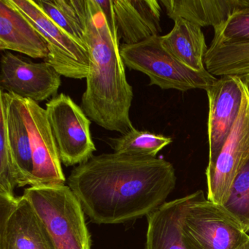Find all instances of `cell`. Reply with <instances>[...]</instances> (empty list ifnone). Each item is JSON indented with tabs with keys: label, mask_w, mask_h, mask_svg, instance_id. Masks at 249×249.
Instances as JSON below:
<instances>
[{
	"label": "cell",
	"mask_w": 249,
	"mask_h": 249,
	"mask_svg": "<svg viewBox=\"0 0 249 249\" xmlns=\"http://www.w3.org/2000/svg\"><path fill=\"white\" fill-rule=\"evenodd\" d=\"M0 103L5 107L8 141L19 175L18 187L33 186L31 141L23 115L21 100L15 94L0 91Z\"/></svg>",
	"instance_id": "16"
},
{
	"label": "cell",
	"mask_w": 249,
	"mask_h": 249,
	"mask_svg": "<svg viewBox=\"0 0 249 249\" xmlns=\"http://www.w3.org/2000/svg\"><path fill=\"white\" fill-rule=\"evenodd\" d=\"M37 29L46 40L49 55L45 62L61 75L73 79L87 78L89 73V53L87 47L55 24L35 0H6Z\"/></svg>",
	"instance_id": "6"
},
{
	"label": "cell",
	"mask_w": 249,
	"mask_h": 249,
	"mask_svg": "<svg viewBox=\"0 0 249 249\" xmlns=\"http://www.w3.org/2000/svg\"><path fill=\"white\" fill-rule=\"evenodd\" d=\"M85 45L90 71L81 108L96 124L125 135L135 128L129 116L133 89L126 79L119 39L113 37L94 0H87Z\"/></svg>",
	"instance_id": "2"
},
{
	"label": "cell",
	"mask_w": 249,
	"mask_h": 249,
	"mask_svg": "<svg viewBox=\"0 0 249 249\" xmlns=\"http://www.w3.org/2000/svg\"><path fill=\"white\" fill-rule=\"evenodd\" d=\"M20 100L31 141L33 186L65 184L66 178L46 109L30 99Z\"/></svg>",
	"instance_id": "11"
},
{
	"label": "cell",
	"mask_w": 249,
	"mask_h": 249,
	"mask_svg": "<svg viewBox=\"0 0 249 249\" xmlns=\"http://www.w3.org/2000/svg\"><path fill=\"white\" fill-rule=\"evenodd\" d=\"M94 2L100 12L104 16L113 37L119 39L117 27H116L114 10H113V0H104V1L94 0Z\"/></svg>",
	"instance_id": "25"
},
{
	"label": "cell",
	"mask_w": 249,
	"mask_h": 249,
	"mask_svg": "<svg viewBox=\"0 0 249 249\" xmlns=\"http://www.w3.org/2000/svg\"><path fill=\"white\" fill-rule=\"evenodd\" d=\"M245 78H246V79H247V81H249V76L245 77Z\"/></svg>",
	"instance_id": "28"
},
{
	"label": "cell",
	"mask_w": 249,
	"mask_h": 249,
	"mask_svg": "<svg viewBox=\"0 0 249 249\" xmlns=\"http://www.w3.org/2000/svg\"><path fill=\"white\" fill-rule=\"evenodd\" d=\"M211 43H249V8L237 10L224 24L214 28Z\"/></svg>",
	"instance_id": "24"
},
{
	"label": "cell",
	"mask_w": 249,
	"mask_h": 249,
	"mask_svg": "<svg viewBox=\"0 0 249 249\" xmlns=\"http://www.w3.org/2000/svg\"><path fill=\"white\" fill-rule=\"evenodd\" d=\"M172 142L173 140L170 137L138 130L135 128L119 138L110 139V145L115 153L154 158Z\"/></svg>",
	"instance_id": "21"
},
{
	"label": "cell",
	"mask_w": 249,
	"mask_h": 249,
	"mask_svg": "<svg viewBox=\"0 0 249 249\" xmlns=\"http://www.w3.org/2000/svg\"><path fill=\"white\" fill-rule=\"evenodd\" d=\"M174 22L168 34L160 36L163 47L188 68L207 72L205 56L208 49L202 28L183 18H177Z\"/></svg>",
	"instance_id": "17"
},
{
	"label": "cell",
	"mask_w": 249,
	"mask_h": 249,
	"mask_svg": "<svg viewBox=\"0 0 249 249\" xmlns=\"http://www.w3.org/2000/svg\"><path fill=\"white\" fill-rule=\"evenodd\" d=\"M23 195L44 221L56 249H91L85 213L69 186H30Z\"/></svg>",
	"instance_id": "3"
},
{
	"label": "cell",
	"mask_w": 249,
	"mask_h": 249,
	"mask_svg": "<svg viewBox=\"0 0 249 249\" xmlns=\"http://www.w3.org/2000/svg\"><path fill=\"white\" fill-rule=\"evenodd\" d=\"M0 89L38 103L58 95L61 75L46 62L36 63L9 52L1 57Z\"/></svg>",
	"instance_id": "10"
},
{
	"label": "cell",
	"mask_w": 249,
	"mask_h": 249,
	"mask_svg": "<svg viewBox=\"0 0 249 249\" xmlns=\"http://www.w3.org/2000/svg\"><path fill=\"white\" fill-rule=\"evenodd\" d=\"M222 206L246 233L249 232V159L236 176Z\"/></svg>",
	"instance_id": "23"
},
{
	"label": "cell",
	"mask_w": 249,
	"mask_h": 249,
	"mask_svg": "<svg viewBox=\"0 0 249 249\" xmlns=\"http://www.w3.org/2000/svg\"><path fill=\"white\" fill-rule=\"evenodd\" d=\"M0 249H56L44 221L24 195L0 196Z\"/></svg>",
	"instance_id": "9"
},
{
	"label": "cell",
	"mask_w": 249,
	"mask_h": 249,
	"mask_svg": "<svg viewBox=\"0 0 249 249\" xmlns=\"http://www.w3.org/2000/svg\"><path fill=\"white\" fill-rule=\"evenodd\" d=\"M243 96L237 120L216 161L207 167L208 200L223 205L236 176L249 159V84L244 78Z\"/></svg>",
	"instance_id": "8"
},
{
	"label": "cell",
	"mask_w": 249,
	"mask_h": 249,
	"mask_svg": "<svg viewBox=\"0 0 249 249\" xmlns=\"http://www.w3.org/2000/svg\"><path fill=\"white\" fill-rule=\"evenodd\" d=\"M160 2L156 0H113L119 40L134 45L160 36Z\"/></svg>",
	"instance_id": "13"
},
{
	"label": "cell",
	"mask_w": 249,
	"mask_h": 249,
	"mask_svg": "<svg viewBox=\"0 0 249 249\" xmlns=\"http://www.w3.org/2000/svg\"><path fill=\"white\" fill-rule=\"evenodd\" d=\"M36 2L55 24L86 46L87 0H37Z\"/></svg>",
	"instance_id": "19"
},
{
	"label": "cell",
	"mask_w": 249,
	"mask_h": 249,
	"mask_svg": "<svg viewBox=\"0 0 249 249\" xmlns=\"http://www.w3.org/2000/svg\"><path fill=\"white\" fill-rule=\"evenodd\" d=\"M0 50L45 60L49 55L47 43L37 29L6 0H0Z\"/></svg>",
	"instance_id": "14"
},
{
	"label": "cell",
	"mask_w": 249,
	"mask_h": 249,
	"mask_svg": "<svg viewBox=\"0 0 249 249\" xmlns=\"http://www.w3.org/2000/svg\"><path fill=\"white\" fill-rule=\"evenodd\" d=\"M205 65L214 76H249V43H211Z\"/></svg>",
	"instance_id": "20"
},
{
	"label": "cell",
	"mask_w": 249,
	"mask_h": 249,
	"mask_svg": "<svg viewBox=\"0 0 249 249\" xmlns=\"http://www.w3.org/2000/svg\"><path fill=\"white\" fill-rule=\"evenodd\" d=\"M120 53L125 66L145 74L149 86L161 89L206 91L218 80L208 71L196 72L179 62L163 47L160 36L137 44H122Z\"/></svg>",
	"instance_id": "4"
},
{
	"label": "cell",
	"mask_w": 249,
	"mask_h": 249,
	"mask_svg": "<svg viewBox=\"0 0 249 249\" xmlns=\"http://www.w3.org/2000/svg\"><path fill=\"white\" fill-rule=\"evenodd\" d=\"M182 235L188 249H238L249 238L230 213L208 200L202 190L186 208Z\"/></svg>",
	"instance_id": "5"
},
{
	"label": "cell",
	"mask_w": 249,
	"mask_h": 249,
	"mask_svg": "<svg viewBox=\"0 0 249 249\" xmlns=\"http://www.w3.org/2000/svg\"><path fill=\"white\" fill-rule=\"evenodd\" d=\"M46 113L62 164L79 165L96 151L91 138V121L68 95L61 93L46 103Z\"/></svg>",
	"instance_id": "7"
},
{
	"label": "cell",
	"mask_w": 249,
	"mask_h": 249,
	"mask_svg": "<svg viewBox=\"0 0 249 249\" xmlns=\"http://www.w3.org/2000/svg\"><path fill=\"white\" fill-rule=\"evenodd\" d=\"M249 8V0H240V9Z\"/></svg>",
	"instance_id": "26"
},
{
	"label": "cell",
	"mask_w": 249,
	"mask_h": 249,
	"mask_svg": "<svg viewBox=\"0 0 249 249\" xmlns=\"http://www.w3.org/2000/svg\"><path fill=\"white\" fill-rule=\"evenodd\" d=\"M244 78L224 75L206 90L209 104L208 137L209 160L213 165L237 120L243 96Z\"/></svg>",
	"instance_id": "12"
},
{
	"label": "cell",
	"mask_w": 249,
	"mask_h": 249,
	"mask_svg": "<svg viewBox=\"0 0 249 249\" xmlns=\"http://www.w3.org/2000/svg\"><path fill=\"white\" fill-rule=\"evenodd\" d=\"M174 167L163 159L110 153L74 167L68 186L97 224H119L151 214L176 185Z\"/></svg>",
	"instance_id": "1"
},
{
	"label": "cell",
	"mask_w": 249,
	"mask_h": 249,
	"mask_svg": "<svg viewBox=\"0 0 249 249\" xmlns=\"http://www.w3.org/2000/svg\"><path fill=\"white\" fill-rule=\"evenodd\" d=\"M0 196L15 197L14 190L18 186L19 175L8 141L6 114L0 103Z\"/></svg>",
	"instance_id": "22"
},
{
	"label": "cell",
	"mask_w": 249,
	"mask_h": 249,
	"mask_svg": "<svg viewBox=\"0 0 249 249\" xmlns=\"http://www.w3.org/2000/svg\"><path fill=\"white\" fill-rule=\"evenodd\" d=\"M197 195L196 191L166 202L147 215L148 228L144 249H188L182 235V221L188 205Z\"/></svg>",
	"instance_id": "15"
},
{
	"label": "cell",
	"mask_w": 249,
	"mask_h": 249,
	"mask_svg": "<svg viewBox=\"0 0 249 249\" xmlns=\"http://www.w3.org/2000/svg\"><path fill=\"white\" fill-rule=\"evenodd\" d=\"M169 18H183L198 27H213L224 24L240 9V0H161Z\"/></svg>",
	"instance_id": "18"
},
{
	"label": "cell",
	"mask_w": 249,
	"mask_h": 249,
	"mask_svg": "<svg viewBox=\"0 0 249 249\" xmlns=\"http://www.w3.org/2000/svg\"><path fill=\"white\" fill-rule=\"evenodd\" d=\"M238 249H249V238L246 243H243Z\"/></svg>",
	"instance_id": "27"
}]
</instances>
